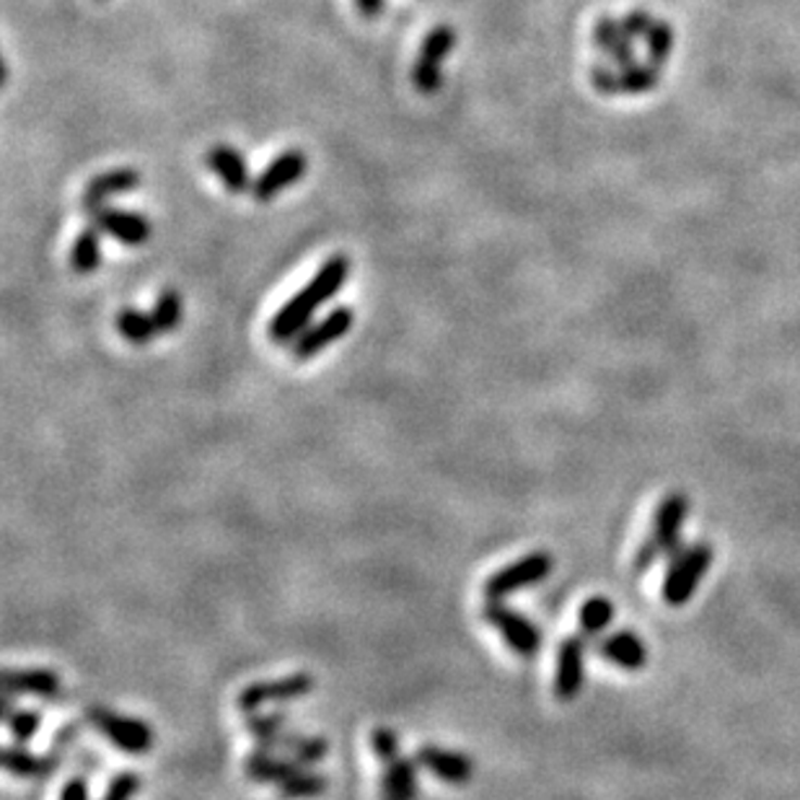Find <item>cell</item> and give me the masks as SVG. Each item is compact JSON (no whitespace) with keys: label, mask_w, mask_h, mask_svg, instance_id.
<instances>
[{"label":"cell","mask_w":800,"mask_h":800,"mask_svg":"<svg viewBox=\"0 0 800 800\" xmlns=\"http://www.w3.org/2000/svg\"><path fill=\"white\" fill-rule=\"evenodd\" d=\"M583 684H586V637H564L555 661V697L560 702H570L581 695Z\"/></svg>","instance_id":"cell-11"},{"label":"cell","mask_w":800,"mask_h":800,"mask_svg":"<svg viewBox=\"0 0 800 800\" xmlns=\"http://www.w3.org/2000/svg\"><path fill=\"white\" fill-rule=\"evenodd\" d=\"M244 728L249 731V736L257 741V749H267L272 751L278 738L285 733V715L282 712H270V715H259V712H252L246 715Z\"/></svg>","instance_id":"cell-28"},{"label":"cell","mask_w":800,"mask_h":800,"mask_svg":"<svg viewBox=\"0 0 800 800\" xmlns=\"http://www.w3.org/2000/svg\"><path fill=\"white\" fill-rule=\"evenodd\" d=\"M301 770H304V764H299L295 759L267 749L252 751L244 759V775L257 785H275L278 788V785H282L288 777H293Z\"/></svg>","instance_id":"cell-18"},{"label":"cell","mask_w":800,"mask_h":800,"mask_svg":"<svg viewBox=\"0 0 800 800\" xmlns=\"http://www.w3.org/2000/svg\"><path fill=\"white\" fill-rule=\"evenodd\" d=\"M114 327H117L119 338H125L130 345L145 347L148 342L158 334L156 321H153L151 314L140 312V308H123L114 319Z\"/></svg>","instance_id":"cell-24"},{"label":"cell","mask_w":800,"mask_h":800,"mask_svg":"<svg viewBox=\"0 0 800 800\" xmlns=\"http://www.w3.org/2000/svg\"><path fill=\"white\" fill-rule=\"evenodd\" d=\"M3 766L16 777H42L55 766V762L50 757L31 754L24 744H13L5 746Z\"/></svg>","instance_id":"cell-25"},{"label":"cell","mask_w":800,"mask_h":800,"mask_svg":"<svg viewBox=\"0 0 800 800\" xmlns=\"http://www.w3.org/2000/svg\"><path fill=\"white\" fill-rule=\"evenodd\" d=\"M594 42L620 71L635 65V47H632V39L624 31L622 22H614L609 16L598 18L594 26Z\"/></svg>","instance_id":"cell-21"},{"label":"cell","mask_w":800,"mask_h":800,"mask_svg":"<svg viewBox=\"0 0 800 800\" xmlns=\"http://www.w3.org/2000/svg\"><path fill=\"white\" fill-rule=\"evenodd\" d=\"M140 790V777L136 772H119L112 777V783L106 785V792L102 800H132Z\"/></svg>","instance_id":"cell-33"},{"label":"cell","mask_w":800,"mask_h":800,"mask_svg":"<svg viewBox=\"0 0 800 800\" xmlns=\"http://www.w3.org/2000/svg\"><path fill=\"white\" fill-rule=\"evenodd\" d=\"M5 725H9L13 741L16 744H29L31 738L37 736L39 728H42V715L37 710H26V708H16L5 718Z\"/></svg>","instance_id":"cell-31"},{"label":"cell","mask_w":800,"mask_h":800,"mask_svg":"<svg viewBox=\"0 0 800 800\" xmlns=\"http://www.w3.org/2000/svg\"><path fill=\"white\" fill-rule=\"evenodd\" d=\"M60 800H91L86 779H80V777L68 779V783L63 785V790H60Z\"/></svg>","instance_id":"cell-35"},{"label":"cell","mask_w":800,"mask_h":800,"mask_svg":"<svg viewBox=\"0 0 800 800\" xmlns=\"http://www.w3.org/2000/svg\"><path fill=\"white\" fill-rule=\"evenodd\" d=\"M645 45H648L650 63L661 68V65L669 63L671 50H674V29H671L665 22L653 24L648 35H645Z\"/></svg>","instance_id":"cell-30"},{"label":"cell","mask_w":800,"mask_h":800,"mask_svg":"<svg viewBox=\"0 0 800 800\" xmlns=\"http://www.w3.org/2000/svg\"><path fill=\"white\" fill-rule=\"evenodd\" d=\"M3 691L5 697H42L52 699L60 695V676L50 669H16L5 671L3 676Z\"/></svg>","instance_id":"cell-20"},{"label":"cell","mask_w":800,"mask_h":800,"mask_svg":"<svg viewBox=\"0 0 800 800\" xmlns=\"http://www.w3.org/2000/svg\"><path fill=\"white\" fill-rule=\"evenodd\" d=\"M598 656L611 665H620L624 671H640L648 663V648L632 630L611 632L598 643Z\"/></svg>","instance_id":"cell-19"},{"label":"cell","mask_w":800,"mask_h":800,"mask_svg":"<svg viewBox=\"0 0 800 800\" xmlns=\"http://www.w3.org/2000/svg\"><path fill=\"white\" fill-rule=\"evenodd\" d=\"M91 224L102 233H106V237H112L114 241H119V244L125 246H143L153 233L151 220H148L145 215L110 205L93 213Z\"/></svg>","instance_id":"cell-13"},{"label":"cell","mask_w":800,"mask_h":800,"mask_svg":"<svg viewBox=\"0 0 800 800\" xmlns=\"http://www.w3.org/2000/svg\"><path fill=\"white\" fill-rule=\"evenodd\" d=\"M327 777L321 772H314L312 766H304L301 772H295L293 777H288L285 783L278 785V792L282 800H312L327 792Z\"/></svg>","instance_id":"cell-27"},{"label":"cell","mask_w":800,"mask_h":800,"mask_svg":"<svg viewBox=\"0 0 800 800\" xmlns=\"http://www.w3.org/2000/svg\"><path fill=\"white\" fill-rule=\"evenodd\" d=\"M689 516V497L684 493H671L658 503L653 516V529H650V539L637 549L635 555V573H645L653 568L658 560L671 557L678 553V542H682V529Z\"/></svg>","instance_id":"cell-2"},{"label":"cell","mask_w":800,"mask_h":800,"mask_svg":"<svg viewBox=\"0 0 800 800\" xmlns=\"http://www.w3.org/2000/svg\"><path fill=\"white\" fill-rule=\"evenodd\" d=\"M553 568L555 560L549 553H544V549H539V553H529L526 557H521V560L495 570V573L485 581V596L490 601H503V598L519 594V591H526L531 586H536V583L547 581V577L553 575Z\"/></svg>","instance_id":"cell-5"},{"label":"cell","mask_w":800,"mask_h":800,"mask_svg":"<svg viewBox=\"0 0 800 800\" xmlns=\"http://www.w3.org/2000/svg\"><path fill=\"white\" fill-rule=\"evenodd\" d=\"M181 314H185V306H181L179 291H174V288L161 291L156 304H153L151 308V316H153V321H156L158 334L177 332V327L181 325Z\"/></svg>","instance_id":"cell-29"},{"label":"cell","mask_w":800,"mask_h":800,"mask_svg":"<svg viewBox=\"0 0 800 800\" xmlns=\"http://www.w3.org/2000/svg\"><path fill=\"white\" fill-rule=\"evenodd\" d=\"M355 5H358L363 18L376 22V18L383 13V9H386V0H355Z\"/></svg>","instance_id":"cell-36"},{"label":"cell","mask_w":800,"mask_h":800,"mask_svg":"<svg viewBox=\"0 0 800 800\" xmlns=\"http://www.w3.org/2000/svg\"><path fill=\"white\" fill-rule=\"evenodd\" d=\"M420 762L409 757H396L383 764L379 796L381 800H418Z\"/></svg>","instance_id":"cell-17"},{"label":"cell","mask_w":800,"mask_h":800,"mask_svg":"<svg viewBox=\"0 0 800 800\" xmlns=\"http://www.w3.org/2000/svg\"><path fill=\"white\" fill-rule=\"evenodd\" d=\"M712 564V547L710 544H691L687 549H678L671 560L669 573L663 581V601L669 607H684L691 601L695 591L702 583V577L708 575Z\"/></svg>","instance_id":"cell-4"},{"label":"cell","mask_w":800,"mask_h":800,"mask_svg":"<svg viewBox=\"0 0 800 800\" xmlns=\"http://www.w3.org/2000/svg\"><path fill=\"white\" fill-rule=\"evenodd\" d=\"M140 181H143V177H140V172L132 169V166H119V169L97 174V177L86 185L84 194H80V207L89 215H93L97 211H102V207H106V203H110L112 198H117V194L136 192Z\"/></svg>","instance_id":"cell-14"},{"label":"cell","mask_w":800,"mask_h":800,"mask_svg":"<svg viewBox=\"0 0 800 800\" xmlns=\"http://www.w3.org/2000/svg\"><path fill=\"white\" fill-rule=\"evenodd\" d=\"M272 751L291 757L304 766H314L329 754V744L325 736H306V733L285 731L278 738V744H275Z\"/></svg>","instance_id":"cell-22"},{"label":"cell","mask_w":800,"mask_h":800,"mask_svg":"<svg viewBox=\"0 0 800 800\" xmlns=\"http://www.w3.org/2000/svg\"><path fill=\"white\" fill-rule=\"evenodd\" d=\"M415 759H418L422 770H428L430 775L443 779L446 785H454V788H461V785H467L474 777L472 759L461 754V751L443 749V746L435 744H422Z\"/></svg>","instance_id":"cell-15"},{"label":"cell","mask_w":800,"mask_h":800,"mask_svg":"<svg viewBox=\"0 0 800 800\" xmlns=\"http://www.w3.org/2000/svg\"><path fill=\"white\" fill-rule=\"evenodd\" d=\"M653 24L656 22L650 18L648 11H630L627 16L622 18V26H624V31H627L630 39H643Z\"/></svg>","instance_id":"cell-34"},{"label":"cell","mask_w":800,"mask_h":800,"mask_svg":"<svg viewBox=\"0 0 800 800\" xmlns=\"http://www.w3.org/2000/svg\"><path fill=\"white\" fill-rule=\"evenodd\" d=\"M306 169H308L306 153L299 151V148H288V151L278 153V156L262 169L259 177L254 179L252 198L257 200V203H270V200L278 198L280 192L293 187L295 181L304 179Z\"/></svg>","instance_id":"cell-10"},{"label":"cell","mask_w":800,"mask_h":800,"mask_svg":"<svg viewBox=\"0 0 800 800\" xmlns=\"http://www.w3.org/2000/svg\"><path fill=\"white\" fill-rule=\"evenodd\" d=\"M371 751L381 759L383 764L392 762V759L402 757V741L399 733L392 728H376L371 733Z\"/></svg>","instance_id":"cell-32"},{"label":"cell","mask_w":800,"mask_h":800,"mask_svg":"<svg viewBox=\"0 0 800 800\" xmlns=\"http://www.w3.org/2000/svg\"><path fill=\"white\" fill-rule=\"evenodd\" d=\"M611 620H614V604L607 596H591L577 611V627H581L586 640L607 632Z\"/></svg>","instance_id":"cell-26"},{"label":"cell","mask_w":800,"mask_h":800,"mask_svg":"<svg viewBox=\"0 0 800 800\" xmlns=\"http://www.w3.org/2000/svg\"><path fill=\"white\" fill-rule=\"evenodd\" d=\"M350 267L353 265H350L345 254H332V257L325 259V265L316 270L314 278L272 316L270 327H267L270 340L278 342V345H291L312 325L316 312L342 291V285L350 278Z\"/></svg>","instance_id":"cell-1"},{"label":"cell","mask_w":800,"mask_h":800,"mask_svg":"<svg viewBox=\"0 0 800 800\" xmlns=\"http://www.w3.org/2000/svg\"><path fill=\"white\" fill-rule=\"evenodd\" d=\"M482 620L493 627L503 643L521 658H534L542 650V630L521 614L519 609H510L503 601H490L482 607Z\"/></svg>","instance_id":"cell-6"},{"label":"cell","mask_w":800,"mask_h":800,"mask_svg":"<svg viewBox=\"0 0 800 800\" xmlns=\"http://www.w3.org/2000/svg\"><path fill=\"white\" fill-rule=\"evenodd\" d=\"M86 721L97 733L110 741L114 749L125 751V754L132 757H143L148 751L153 749V728L145 721L132 715H123V712H114L110 708H102V704H91L86 710Z\"/></svg>","instance_id":"cell-3"},{"label":"cell","mask_w":800,"mask_h":800,"mask_svg":"<svg viewBox=\"0 0 800 800\" xmlns=\"http://www.w3.org/2000/svg\"><path fill=\"white\" fill-rule=\"evenodd\" d=\"M314 687H316L314 676L304 674V671H299V674L275 678V682L246 684V687L239 691L237 704H239V710L244 712V715H252V712H259L262 708H265V704L293 702V699L312 695Z\"/></svg>","instance_id":"cell-9"},{"label":"cell","mask_w":800,"mask_h":800,"mask_svg":"<svg viewBox=\"0 0 800 800\" xmlns=\"http://www.w3.org/2000/svg\"><path fill=\"white\" fill-rule=\"evenodd\" d=\"M591 84L596 91H601L604 97H617V93H648L661 84V71L658 65H630L622 71H609L607 65H594L591 68Z\"/></svg>","instance_id":"cell-12"},{"label":"cell","mask_w":800,"mask_h":800,"mask_svg":"<svg viewBox=\"0 0 800 800\" xmlns=\"http://www.w3.org/2000/svg\"><path fill=\"white\" fill-rule=\"evenodd\" d=\"M205 166L211 169L215 177L220 179V185L226 187V192L231 194H244L252 192V174H249L246 158L241 156V151H237L233 145H213L211 151L205 153Z\"/></svg>","instance_id":"cell-16"},{"label":"cell","mask_w":800,"mask_h":800,"mask_svg":"<svg viewBox=\"0 0 800 800\" xmlns=\"http://www.w3.org/2000/svg\"><path fill=\"white\" fill-rule=\"evenodd\" d=\"M99 228L89 226L78 233L71 246V270L76 275H93L102 267V237Z\"/></svg>","instance_id":"cell-23"},{"label":"cell","mask_w":800,"mask_h":800,"mask_svg":"<svg viewBox=\"0 0 800 800\" xmlns=\"http://www.w3.org/2000/svg\"><path fill=\"white\" fill-rule=\"evenodd\" d=\"M456 47V31L448 24H439L428 31L420 45V55L412 65V86L420 93H435L443 86V60Z\"/></svg>","instance_id":"cell-8"},{"label":"cell","mask_w":800,"mask_h":800,"mask_svg":"<svg viewBox=\"0 0 800 800\" xmlns=\"http://www.w3.org/2000/svg\"><path fill=\"white\" fill-rule=\"evenodd\" d=\"M355 325V312L350 306H334L332 312L321 319H316L308 325L304 332L291 342V355L295 360L306 363L316 358V355L325 353L327 347H332L334 342L347 338V332Z\"/></svg>","instance_id":"cell-7"}]
</instances>
